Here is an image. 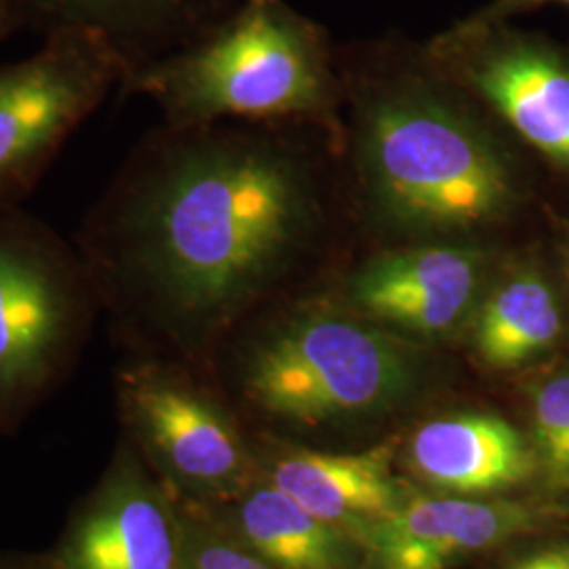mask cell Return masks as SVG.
Returning a JSON list of instances; mask_svg holds the SVG:
<instances>
[{
    "label": "cell",
    "mask_w": 569,
    "mask_h": 569,
    "mask_svg": "<svg viewBox=\"0 0 569 569\" xmlns=\"http://www.w3.org/2000/svg\"><path fill=\"white\" fill-rule=\"evenodd\" d=\"M310 220L302 169L264 140L207 133L142 148L79 234L96 289L211 323L283 270Z\"/></svg>",
    "instance_id": "obj_1"
},
{
    "label": "cell",
    "mask_w": 569,
    "mask_h": 569,
    "mask_svg": "<svg viewBox=\"0 0 569 569\" xmlns=\"http://www.w3.org/2000/svg\"><path fill=\"white\" fill-rule=\"evenodd\" d=\"M122 91L152 98L183 127L305 112L326 91L323 41L283 0H241L197 41L136 68Z\"/></svg>",
    "instance_id": "obj_2"
},
{
    "label": "cell",
    "mask_w": 569,
    "mask_h": 569,
    "mask_svg": "<svg viewBox=\"0 0 569 569\" xmlns=\"http://www.w3.org/2000/svg\"><path fill=\"white\" fill-rule=\"evenodd\" d=\"M361 161L376 209L409 234L472 232L512 199L509 164L488 133L425 89L369 108Z\"/></svg>",
    "instance_id": "obj_3"
},
{
    "label": "cell",
    "mask_w": 569,
    "mask_h": 569,
    "mask_svg": "<svg viewBox=\"0 0 569 569\" xmlns=\"http://www.w3.org/2000/svg\"><path fill=\"white\" fill-rule=\"evenodd\" d=\"M416 361L387 331L336 315L300 317L253 352L244 387L266 411L298 425H326L399 403Z\"/></svg>",
    "instance_id": "obj_4"
},
{
    "label": "cell",
    "mask_w": 569,
    "mask_h": 569,
    "mask_svg": "<svg viewBox=\"0 0 569 569\" xmlns=\"http://www.w3.org/2000/svg\"><path fill=\"white\" fill-rule=\"evenodd\" d=\"M127 77V61L81 30L49 32L34 53L0 63V209L32 192L63 143Z\"/></svg>",
    "instance_id": "obj_5"
},
{
    "label": "cell",
    "mask_w": 569,
    "mask_h": 569,
    "mask_svg": "<svg viewBox=\"0 0 569 569\" xmlns=\"http://www.w3.org/2000/svg\"><path fill=\"white\" fill-rule=\"evenodd\" d=\"M89 287L77 247L18 207L0 209V397L49 378Z\"/></svg>",
    "instance_id": "obj_6"
},
{
    "label": "cell",
    "mask_w": 569,
    "mask_h": 569,
    "mask_svg": "<svg viewBox=\"0 0 569 569\" xmlns=\"http://www.w3.org/2000/svg\"><path fill=\"white\" fill-rule=\"evenodd\" d=\"M441 49L512 129L569 167V66L540 42L460 23Z\"/></svg>",
    "instance_id": "obj_7"
},
{
    "label": "cell",
    "mask_w": 569,
    "mask_h": 569,
    "mask_svg": "<svg viewBox=\"0 0 569 569\" xmlns=\"http://www.w3.org/2000/svg\"><path fill=\"white\" fill-rule=\"evenodd\" d=\"M488 256L468 244H422L369 260L350 279V300L376 321L443 338L481 298Z\"/></svg>",
    "instance_id": "obj_8"
},
{
    "label": "cell",
    "mask_w": 569,
    "mask_h": 569,
    "mask_svg": "<svg viewBox=\"0 0 569 569\" xmlns=\"http://www.w3.org/2000/svg\"><path fill=\"white\" fill-rule=\"evenodd\" d=\"M540 519L538 510L510 500L409 498L359 545L378 569H451L536 528Z\"/></svg>",
    "instance_id": "obj_9"
},
{
    "label": "cell",
    "mask_w": 569,
    "mask_h": 569,
    "mask_svg": "<svg viewBox=\"0 0 569 569\" xmlns=\"http://www.w3.org/2000/svg\"><path fill=\"white\" fill-rule=\"evenodd\" d=\"M124 403L150 443L183 479L220 488L243 470V448L224 413L180 380L140 369L124 378Z\"/></svg>",
    "instance_id": "obj_10"
},
{
    "label": "cell",
    "mask_w": 569,
    "mask_h": 569,
    "mask_svg": "<svg viewBox=\"0 0 569 569\" xmlns=\"http://www.w3.org/2000/svg\"><path fill=\"white\" fill-rule=\"evenodd\" d=\"M272 486L319 519L345 529L357 542L409 500L392 472L387 448L291 453L274 465Z\"/></svg>",
    "instance_id": "obj_11"
},
{
    "label": "cell",
    "mask_w": 569,
    "mask_h": 569,
    "mask_svg": "<svg viewBox=\"0 0 569 569\" xmlns=\"http://www.w3.org/2000/svg\"><path fill=\"white\" fill-rule=\"evenodd\" d=\"M409 458L435 488L493 493L515 488L536 470V453L521 432L493 413H458L416 430Z\"/></svg>",
    "instance_id": "obj_12"
},
{
    "label": "cell",
    "mask_w": 569,
    "mask_h": 569,
    "mask_svg": "<svg viewBox=\"0 0 569 569\" xmlns=\"http://www.w3.org/2000/svg\"><path fill=\"white\" fill-rule=\"evenodd\" d=\"M182 547L163 500L122 483L91 510L63 550L61 569H182Z\"/></svg>",
    "instance_id": "obj_13"
},
{
    "label": "cell",
    "mask_w": 569,
    "mask_h": 569,
    "mask_svg": "<svg viewBox=\"0 0 569 569\" xmlns=\"http://www.w3.org/2000/svg\"><path fill=\"white\" fill-rule=\"evenodd\" d=\"M26 23L42 34L81 30L108 42L129 74L157 60L201 16L203 0H21Z\"/></svg>",
    "instance_id": "obj_14"
},
{
    "label": "cell",
    "mask_w": 569,
    "mask_h": 569,
    "mask_svg": "<svg viewBox=\"0 0 569 569\" xmlns=\"http://www.w3.org/2000/svg\"><path fill=\"white\" fill-rule=\"evenodd\" d=\"M243 538L274 569H359L357 540L298 505L274 486L241 507Z\"/></svg>",
    "instance_id": "obj_15"
},
{
    "label": "cell",
    "mask_w": 569,
    "mask_h": 569,
    "mask_svg": "<svg viewBox=\"0 0 569 569\" xmlns=\"http://www.w3.org/2000/svg\"><path fill=\"white\" fill-rule=\"evenodd\" d=\"M563 329L559 300L540 274L519 272L479 306L475 350L491 369H512L555 345Z\"/></svg>",
    "instance_id": "obj_16"
},
{
    "label": "cell",
    "mask_w": 569,
    "mask_h": 569,
    "mask_svg": "<svg viewBox=\"0 0 569 569\" xmlns=\"http://www.w3.org/2000/svg\"><path fill=\"white\" fill-rule=\"evenodd\" d=\"M533 453L557 488L569 486V373L533 397Z\"/></svg>",
    "instance_id": "obj_17"
},
{
    "label": "cell",
    "mask_w": 569,
    "mask_h": 569,
    "mask_svg": "<svg viewBox=\"0 0 569 569\" xmlns=\"http://www.w3.org/2000/svg\"><path fill=\"white\" fill-rule=\"evenodd\" d=\"M182 569H274L266 563L262 557L256 552H244V550L230 547L224 542H211L204 545L194 555L190 561L183 563Z\"/></svg>",
    "instance_id": "obj_18"
},
{
    "label": "cell",
    "mask_w": 569,
    "mask_h": 569,
    "mask_svg": "<svg viewBox=\"0 0 569 569\" xmlns=\"http://www.w3.org/2000/svg\"><path fill=\"white\" fill-rule=\"evenodd\" d=\"M505 569H569V542L533 550L510 561Z\"/></svg>",
    "instance_id": "obj_19"
},
{
    "label": "cell",
    "mask_w": 569,
    "mask_h": 569,
    "mask_svg": "<svg viewBox=\"0 0 569 569\" xmlns=\"http://www.w3.org/2000/svg\"><path fill=\"white\" fill-rule=\"evenodd\" d=\"M542 2H552V0H493L486 11H481L479 16H472L467 23L489 26V23H496V21L507 18V16L515 13V11L529 9V7H536V4H542ZM557 2L569 4V0H557Z\"/></svg>",
    "instance_id": "obj_20"
},
{
    "label": "cell",
    "mask_w": 569,
    "mask_h": 569,
    "mask_svg": "<svg viewBox=\"0 0 569 569\" xmlns=\"http://www.w3.org/2000/svg\"><path fill=\"white\" fill-rule=\"evenodd\" d=\"M26 23L21 0H0V44Z\"/></svg>",
    "instance_id": "obj_21"
}]
</instances>
